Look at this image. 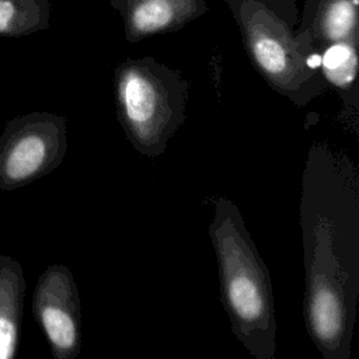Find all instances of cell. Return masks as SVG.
<instances>
[{
  "label": "cell",
  "instance_id": "9",
  "mask_svg": "<svg viewBox=\"0 0 359 359\" xmlns=\"http://www.w3.org/2000/svg\"><path fill=\"white\" fill-rule=\"evenodd\" d=\"M172 20V8L167 0H147L132 14V27L136 34L146 35L165 28Z\"/></svg>",
  "mask_w": 359,
  "mask_h": 359
},
{
  "label": "cell",
  "instance_id": "4",
  "mask_svg": "<svg viewBox=\"0 0 359 359\" xmlns=\"http://www.w3.org/2000/svg\"><path fill=\"white\" fill-rule=\"evenodd\" d=\"M67 151V121L34 111L10 119L0 135V189L15 191L56 170Z\"/></svg>",
  "mask_w": 359,
  "mask_h": 359
},
{
  "label": "cell",
  "instance_id": "1",
  "mask_svg": "<svg viewBox=\"0 0 359 359\" xmlns=\"http://www.w3.org/2000/svg\"><path fill=\"white\" fill-rule=\"evenodd\" d=\"M303 314L324 359H349L359 293V170L349 154L314 142L302 175Z\"/></svg>",
  "mask_w": 359,
  "mask_h": 359
},
{
  "label": "cell",
  "instance_id": "10",
  "mask_svg": "<svg viewBox=\"0 0 359 359\" xmlns=\"http://www.w3.org/2000/svg\"><path fill=\"white\" fill-rule=\"evenodd\" d=\"M355 27V3L341 0L330 7L324 17V35L328 41L345 42Z\"/></svg>",
  "mask_w": 359,
  "mask_h": 359
},
{
  "label": "cell",
  "instance_id": "6",
  "mask_svg": "<svg viewBox=\"0 0 359 359\" xmlns=\"http://www.w3.org/2000/svg\"><path fill=\"white\" fill-rule=\"evenodd\" d=\"M25 289L21 264L0 255V359H14L18 353Z\"/></svg>",
  "mask_w": 359,
  "mask_h": 359
},
{
  "label": "cell",
  "instance_id": "7",
  "mask_svg": "<svg viewBox=\"0 0 359 359\" xmlns=\"http://www.w3.org/2000/svg\"><path fill=\"white\" fill-rule=\"evenodd\" d=\"M38 0H0V36H22L41 28Z\"/></svg>",
  "mask_w": 359,
  "mask_h": 359
},
{
  "label": "cell",
  "instance_id": "2",
  "mask_svg": "<svg viewBox=\"0 0 359 359\" xmlns=\"http://www.w3.org/2000/svg\"><path fill=\"white\" fill-rule=\"evenodd\" d=\"M209 237L217 261L220 300L233 335L252 358L273 359L276 318L269 269L230 199H215Z\"/></svg>",
  "mask_w": 359,
  "mask_h": 359
},
{
  "label": "cell",
  "instance_id": "3",
  "mask_svg": "<svg viewBox=\"0 0 359 359\" xmlns=\"http://www.w3.org/2000/svg\"><path fill=\"white\" fill-rule=\"evenodd\" d=\"M188 81L150 59L129 60L116 69L114 98L118 122L136 151L161 156L185 122Z\"/></svg>",
  "mask_w": 359,
  "mask_h": 359
},
{
  "label": "cell",
  "instance_id": "5",
  "mask_svg": "<svg viewBox=\"0 0 359 359\" xmlns=\"http://www.w3.org/2000/svg\"><path fill=\"white\" fill-rule=\"evenodd\" d=\"M32 314L55 359H76L81 351V303L66 265H49L32 293Z\"/></svg>",
  "mask_w": 359,
  "mask_h": 359
},
{
  "label": "cell",
  "instance_id": "8",
  "mask_svg": "<svg viewBox=\"0 0 359 359\" xmlns=\"http://www.w3.org/2000/svg\"><path fill=\"white\" fill-rule=\"evenodd\" d=\"M321 66L327 83L334 84L338 90L346 91L355 81L358 72L356 50L349 43L337 42L325 50L321 57Z\"/></svg>",
  "mask_w": 359,
  "mask_h": 359
}]
</instances>
